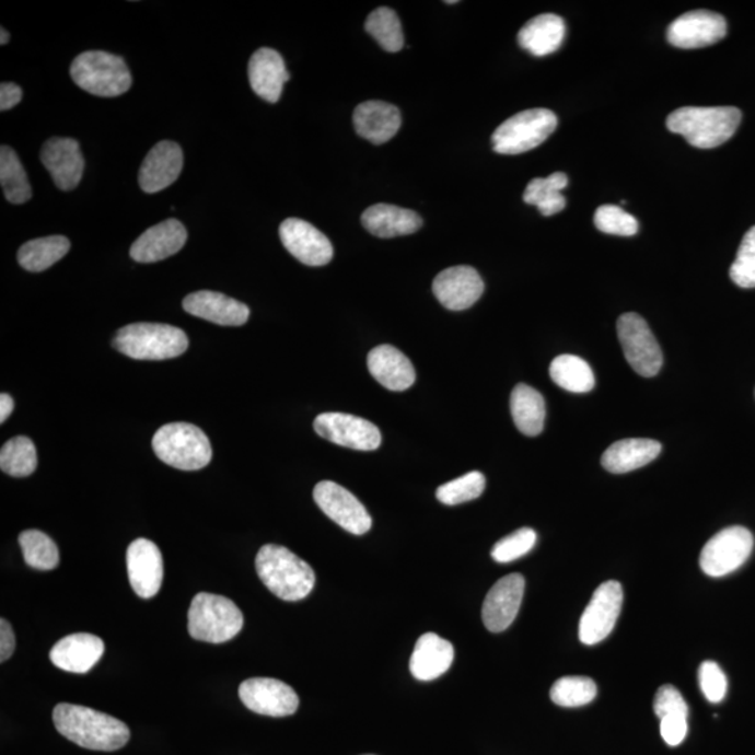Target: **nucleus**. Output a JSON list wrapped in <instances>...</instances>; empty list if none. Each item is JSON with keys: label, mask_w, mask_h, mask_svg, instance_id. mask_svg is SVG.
<instances>
[{"label": "nucleus", "mask_w": 755, "mask_h": 755, "mask_svg": "<svg viewBox=\"0 0 755 755\" xmlns=\"http://www.w3.org/2000/svg\"><path fill=\"white\" fill-rule=\"evenodd\" d=\"M54 724L63 737L94 752H117L130 739V730L119 719L74 704H58Z\"/></svg>", "instance_id": "obj_1"}, {"label": "nucleus", "mask_w": 755, "mask_h": 755, "mask_svg": "<svg viewBox=\"0 0 755 755\" xmlns=\"http://www.w3.org/2000/svg\"><path fill=\"white\" fill-rule=\"evenodd\" d=\"M255 567L264 585L281 601H302L315 586V572L310 564L283 546L262 547Z\"/></svg>", "instance_id": "obj_2"}, {"label": "nucleus", "mask_w": 755, "mask_h": 755, "mask_svg": "<svg viewBox=\"0 0 755 755\" xmlns=\"http://www.w3.org/2000/svg\"><path fill=\"white\" fill-rule=\"evenodd\" d=\"M742 123L736 107H683L667 117V129L682 135L697 149H715L727 143Z\"/></svg>", "instance_id": "obj_3"}, {"label": "nucleus", "mask_w": 755, "mask_h": 755, "mask_svg": "<svg viewBox=\"0 0 755 755\" xmlns=\"http://www.w3.org/2000/svg\"><path fill=\"white\" fill-rule=\"evenodd\" d=\"M114 347L135 360H170L188 350L189 340L179 327L164 324H132L114 337Z\"/></svg>", "instance_id": "obj_4"}, {"label": "nucleus", "mask_w": 755, "mask_h": 755, "mask_svg": "<svg viewBox=\"0 0 755 755\" xmlns=\"http://www.w3.org/2000/svg\"><path fill=\"white\" fill-rule=\"evenodd\" d=\"M73 82L97 97H118L132 88V76L124 58L105 50L80 54L70 67Z\"/></svg>", "instance_id": "obj_5"}, {"label": "nucleus", "mask_w": 755, "mask_h": 755, "mask_svg": "<svg viewBox=\"0 0 755 755\" xmlns=\"http://www.w3.org/2000/svg\"><path fill=\"white\" fill-rule=\"evenodd\" d=\"M153 450L160 461L179 471L204 469L213 455L208 435L189 422L161 427L154 434Z\"/></svg>", "instance_id": "obj_6"}, {"label": "nucleus", "mask_w": 755, "mask_h": 755, "mask_svg": "<svg viewBox=\"0 0 755 755\" xmlns=\"http://www.w3.org/2000/svg\"><path fill=\"white\" fill-rule=\"evenodd\" d=\"M244 627L243 612L230 599L199 593L190 603L188 631L196 641L223 643Z\"/></svg>", "instance_id": "obj_7"}, {"label": "nucleus", "mask_w": 755, "mask_h": 755, "mask_svg": "<svg viewBox=\"0 0 755 755\" xmlns=\"http://www.w3.org/2000/svg\"><path fill=\"white\" fill-rule=\"evenodd\" d=\"M558 119L546 108H533L508 118L492 133L491 143L496 153L522 154L541 146L554 130Z\"/></svg>", "instance_id": "obj_8"}, {"label": "nucleus", "mask_w": 755, "mask_h": 755, "mask_svg": "<svg viewBox=\"0 0 755 755\" xmlns=\"http://www.w3.org/2000/svg\"><path fill=\"white\" fill-rule=\"evenodd\" d=\"M618 340L624 357L641 376L652 378L662 369L663 355L657 337L641 315L628 312L617 321Z\"/></svg>", "instance_id": "obj_9"}, {"label": "nucleus", "mask_w": 755, "mask_h": 755, "mask_svg": "<svg viewBox=\"0 0 755 755\" xmlns=\"http://www.w3.org/2000/svg\"><path fill=\"white\" fill-rule=\"evenodd\" d=\"M754 547V537L748 528L730 526L717 533L704 546L699 566L708 577L729 576L748 560Z\"/></svg>", "instance_id": "obj_10"}, {"label": "nucleus", "mask_w": 755, "mask_h": 755, "mask_svg": "<svg viewBox=\"0 0 755 755\" xmlns=\"http://www.w3.org/2000/svg\"><path fill=\"white\" fill-rule=\"evenodd\" d=\"M623 599V586L617 581L604 582L596 589L579 622L582 643L596 646L611 636L620 616Z\"/></svg>", "instance_id": "obj_11"}, {"label": "nucleus", "mask_w": 755, "mask_h": 755, "mask_svg": "<svg viewBox=\"0 0 755 755\" xmlns=\"http://www.w3.org/2000/svg\"><path fill=\"white\" fill-rule=\"evenodd\" d=\"M316 434L332 444L356 451H375L381 446L380 428L361 417L345 413H324L314 421Z\"/></svg>", "instance_id": "obj_12"}, {"label": "nucleus", "mask_w": 755, "mask_h": 755, "mask_svg": "<svg viewBox=\"0 0 755 755\" xmlns=\"http://www.w3.org/2000/svg\"><path fill=\"white\" fill-rule=\"evenodd\" d=\"M314 500L327 518L352 535H365L372 526L370 513L345 487L335 481H321L314 488Z\"/></svg>", "instance_id": "obj_13"}, {"label": "nucleus", "mask_w": 755, "mask_h": 755, "mask_svg": "<svg viewBox=\"0 0 755 755\" xmlns=\"http://www.w3.org/2000/svg\"><path fill=\"white\" fill-rule=\"evenodd\" d=\"M239 694L246 708L265 717H290L297 712L300 705V698L294 689L276 678L245 680L240 686Z\"/></svg>", "instance_id": "obj_14"}, {"label": "nucleus", "mask_w": 755, "mask_h": 755, "mask_svg": "<svg viewBox=\"0 0 755 755\" xmlns=\"http://www.w3.org/2000/svg\"><path fill=\"white\" fill-rule=\"evenodd\" d=\"M727 34V20L721 14L694 10L669 25L667 42L676 48L697 49L721 42Z\"/></svg>", "instance_id": "obj_15"}, {"label": "nucleus", "mask_w": 755, "mask_h": 755, "mask_svg": "<svg viewBox=\"0 0 755 755\" xmlns=\"http://www.w3.org/2000/svg\"><path fill=\"white\" fill-rule=\"evenodd\" d=\"M128 577L136 595L150 599L158 595L164 578V561L160 548L148 538L130 543L126 551Z\"/></svg>", "instance_id": "obj_16"}, {"label": "nucleus", "mask_w": 755, "mask_h": 755, "mask_svg": "<svg viewBox=\"0 0 755 755\" xmlns=\"http://www.w3.org/2000/svg\"><path fill=\"white\" fill-rule=\"evenodd\" d=\"M280 240L284 248L306 266H325L334 259V246L318 229L301 219L281 223Z\"/></svg>", "instance_id": "obj_17"}, {"label": "nucleus", "mask_w": 755, "mask_h": 755, "mask_svg": "<svg viewBox=\"0 0 755 755\" xmlns=\"http://www.w3.org/2000/svg\"><path fill=\"white\" fill-rule=\"evenodd\" d=\"M525 578L511 573L496 582L483 603L481 617L488 631L502 632L511 626L520 613Z\"/></svg>", "instance_id": "obj_18"}, {"label": "nucleus", "mask_w": 755, "mask_h": 755, "mask_svg": "<svg viewBox=\"0 0 755 755\" xmlns=\"http://www.w3.org/2000/svg\"><path fill=\"white\" fill-rule=\"evenodd\" d=\"M437 300L450 311H465L485 293V281L472 266L442 270L432 283Z\"/></svg>", "instance_id": "obj_19"}, {"label": "nucleus", "mask_w": 755, "mask_h": 755, "mask_svg": "<svg viewBox=\"0 0 755 755\" xmlns=\"http://www.w3.org/2000/svg\"><path fill=\"white\" fill-rule=\"evenodd\" d=\"M42 161L59 189L72 190L82 181L84 159L78 140H47L43 146Z\"/></svg>", "instance_id": "obj_20"}, {"label": "nucleus", "mask_w": 755, "mask_h": 755, "mask_svg": "<svg viewBox=\"0 0 755 755\" xmlns=\"http://www.w3.org/2000/svg\"><path fill=\"white\" fill-rule=\"evenodd\" d=\"M184 153L179 144L163 140L146 155L139 171L140 188L146 194H158L173 185L183 171Z\"/></svg>", "instance_id": "obj_21"}, {"label": "nucleus", "mask_w": 755, "mask_h": 755, "mask_svg": "<svg viewBox=\"0 0 755 755\" xmlns=\"http://www.w3.org/2000/svg\"><path fill=\"white\" fill-rule=\"evenodd\" d=\"M188 240V233L181 221L169 219L146 230L130 248V256L139 264H154L178 254Z\"/></svg>", "instance_id": "obj_22"}, {"label": "nucleus", "mask_w": 755, "mask_h": 755, "mask_svg": "<svg viewBox=\"0 0 755 755\" xmlns=\"http://www.w3.org/2000/svg\"><path fill=\"white\" fill-rule=\"evenodd\" d=\"M103 639L92 634H72L50 649V662L69 673H89L104 654Z\"/></svg>", "instance_id": "obj_23"}, {"label": "nucleus", "mask_w": 755, "mask_h": 755, "mask_svg": "<svg viewBox=\"0 0 755 755\" xmlns=\"http://www.w3.org/2000/svg\"><path fill=\"white\" fill-rule=\"evenodd\" d=\"M183 306L188 314L221 326L245 325L249 318V309L243 302L214 291L189 294Z\"/></svg>", "instance_id": "obj_24"}, {"label": "nucleus", "mask_w": 755, "mask_h": 755, "mask_svg": "<svg viewBox=\"0 0 755 755\" xmlns=\"http://www.w3.org/2000/svg\"><path fill=\"white\" fill-rule=\"evenodd\" d=\"M352 124L362 139L384 144L399 132L402 118L395 105L384 101H365L352 114Z\"/></svg>", "instance_id": "obj_25"}, {"label": "nucleus", "mask_w": 755, "mask_h": 755, "mask_svg": "<svg viewBox=\"0 0 755 755\" xmlns=\"http://www.w3.org/2000/svg\"><path fill=\"white\" fill-rule=\"evenodd\" d=\"M248 76L252 90L271 104L280 100L284 84L290 80L283 57L271 48H260L252 55Z\"/></svg>", "instance_id": "obj_26"}, {"label": "nucleus", "mask_w": 755, "mask_h": 755, "mask_svg": "<svg viewBox=\"0 0 755 755\" xmlns=\"http://www.w3.org/2000/svg\"><path fill=\"white\" fill-rule=\"evenodd\" d=\"M367 364L371 375L386 390L403 392L416 382V371L411 361L394 346L382 345L372 349Z\"/></svg>", "instance_id": "obj_27"}, {"label": "nucleus", "mask_w": 755, "mask_h": 755, "mask_svg": "<svg viewBox=\"0 0 755 755\" xmlns=\"http://www.w3.org/2000/svg\"><path fill=\"white\" fill-rule=\"evenodd\" d=\"M453 659L455 648L452 643L434 632H427L417 639L410 658V672L420 682H431L450 671Z\"/></svg>", "instance_id": "obj_28"}, {"label": "nucleus", "mask_w": 755, "mask_h": 755, "mask_svg": "<svg viewBox=\"0 0 755 755\" xmlns=\"http://www.w3.org/2000/svg\"><path fill=\"white\" fill-rule=\"evenodd\" d=\"M361 223L378 239L415 234L421 229L422 220L416 211L394 205H374L361 216Z\"/></svg>", "instance_id": "obj_29"}, {"label": "nucleus", "mask_w": 755, "mask_h": 755, "mask_svg": "<svg viewBox=\"0 0 755 755\" xmlns=\"http://www.w3.org/2000/svg\"><path fill=\"white\" fill-rule=\"evenodd\" d=\"M662 452L661 442L647 438H631L614 442L602 456V465L614 475H622L641 467L657 460Z\"/></svg>", "instance_id": "obj_30"}, {"label": "nucleus", "mask_w": 755, "mask_h": 755, "mask_svg": "<svg viewBox=\"0 0 755 755\" xmlns=\"http://www.w3.org/2000/svg\"><path fill=\"white\" fill-rule=\"evenodd\" d=\"M566 38V23L557 14L546 13L533 18L518 34V43L535 57L556 53Z\"/></svg>", "instance_id": "obj_31"}, {"label": "nucleus", "mask_w": 755, "mask_h": 755, "mask_svg": "<svg viewBox=\"0 0 755 755\" xmlns=\"http://www.w3.org/2000/svg\"><path fill=\"white\" fill-rule=\"evenodd\" d=\"M511 413L513 422L522 434L536 437L545 428L546 402L535 387L525 384L513 387Z\"/></svg>", "instance_id": "obj_32"}, {"label": "nucleus", "mask_w": 755, "mask_h": 755, "mask_svg": "<svg viewBox=\"0 0 755 755\" xmlns=\"http://www.w3.org/2000/svg\"><path fill=\"white\" fill-rule=\"evenodd\" d=\"M70 249L67 236L53 235L28 241L18 252V260L23 269L38 274L57 264Z\"/></svg>", "instance_id": "obj_33"}, {"label": "nucleus", "mask_w": 755, "mask_h": 755, "mask_svg": "<svg viewBox=\"0 0 755 755\" xmlns=\"http://www.w3.org/2000/svg\"><path fill=\"white\" fill-rule=\"evenodd\" d=\"M568 185V176L564 173H554L547 178H536L526 186L523 200L525 204L536 206L545 218L560 213L566 208L567 200L561 194Z\"/></svg>", "instance_id": "obj_34"}, {"label": "nucleus", "mask_w": 755, "mask_h": 755, "mask_svg": "<svg viewBox=\"0 0 755 755\" xmlns=\"http://www.w3.org/2000/svg\"><path fill=\"white\" fill-rule=\"evenodd\" d=\"M554 384L572 394H586L595 387V375L591 365L581 357L572 355L558 356L550 365Z\"/></svg>", "instance_id": "obj_35"}, {"label": "nucleus", "mask_w": 755, "mask_h": 755, "mask_svg": "<svg viewBox=\"0 0 755 755\" xmlns=\"http://www.w3.org/2000/svg\"><path fill=\"white\" fill-rule=\"evenodd\" d=\"M0 183L10 204L22 205L32 199V186L16 151L9 146L0 149Z\"/></svg>", "instance_id": "obj_36"}, {"label": "nucleus", "mask_w": 755, "mask_h": 755, "mask_svg": "<svg viewBox=\"0 0 755 755\" xmlns=\"http://www.w3.org/2000/svg\"><path fill=\"white\" fill-rule=\"evenodd\" d=\"M37 450L27 437H16L0 451V469L12 477H27L37 469Z\"/></svg>", "instance_id": "obj_37"}, {"label": "nucleus", "mask_w": 755, "mask_h": 755, "mask_svg": "<svg viewBox=\"0 0 755 755\" xmlns=\"http://www.w3.org/2000/svg\"><path fill=\"white\" fill-rule=\"evenodd\" d=\"M24 561L34 570L49 571L58 567L59 550L55 542L39 531H25L19 536Z\"/></svg>", "instance_id": "obj_38"}, {"label": "nucleus", "mask_w": 755, "mask_h": 755, "mask_svg": "<svg viewBox=\"0 0 755 755\" xmlns=\"http://www.w3.org/2000/svg\"><path fill=\"white\" fill-rule=\"evenodd\" d=\"M365 32L374 37L386 53H399L405 45L402 24L395 10L378 8L365 22Z\"/></svg>", "instance_id": "obj_39"}, {"label": "nucleus", "mask_w": 755, "mask_h": 755, "mask_svg": "<svg viewBox=\"0 0 755 755\" xmlns=\"http://www.w3.org/2000/svg\"><path fill=\"white\" fill-rule=\"evenodd\" d=\"M597 687L589 677L568 676L553 684L550 698L558 707L577 708L596 698Z\"/></svg>", "instance_id": "obj_40"}, {"label": "nucleus", "mask_w": 755, "mask_h": 755, "mask_svg": "<svg viewBox=\"0 0 755 755\" xmlns=\"http://www.w3.org/2000/svg\"><path fill=\"white\" fill-rule=\"evenodd\" d=\"M485 488V475L480 472H471L438 488L437 498L445 506H460V503L476 500L483 495Z\"/></svg>", "instance_id": "obj_41"}, {"label": "nucleus", "mask_w": 755, "mask_h": 755, "mask_svg": "<svg viewBox=\"0 0 755 755\" xmlns=\"http://www.w3.org/2000/svg\"><path fill=\"white\" fill-rule=\"evenodd\" d=\"M730 279L742 289L755 287V225L744 235L736 260L730 268Z\"/></svg>", "instance_id": "obj_42"}, {"label": "nucleus", "mask_w": 755, "mask_h": 755, "mask_svg": "<svg viewBox=\"0 0 755 755\" xmlns=\"http://www.w3.org/2000/svg\"><path fill=\"white\" fill-rule=\"evenodd\" d=\"M595 225L604 234L632 236L638 233L637 219L620 206H601L595 213Z\"/></svg>", "instance_id": "obj_43"}, {"label": "nucleus", "mask_w": 755, "mask_h": 755, "mask_svg": "<svg viewBox=\"0 0 755 755\" xmlns=\"http://www.w3.org/2000/svg\"><path fill=\"white\" fill-rule=\"evenodd\" d=\"M537 541L536 532L531 527H522L520 531L511 533L501 538L491 550L495 561L507 564L526 556L535 547Z\"/></svg>", "instance_id": "obj_44"}, {"label": "nucleus", "mask_w": 755, "mask_h": 755, "mask_svg": "<svg viewBox=\"0 0 755 755\" xmlns=\"http://www.w3.org/2000/svg\"><path fill=\"white\" fill-rule=\"evenodd\" d=\"M699 687L709 702L718 704L727 697L728 678L718 663L707 661L699 666Z\"/></svg>", "instance_id": "obj_45"}, {"label": "nucleus", "mask_w": 755, "mask_h": 755, "mask_svg": "<svg viewBox=\"0 0 755 755\" xmlns=\"http://www.w3.org/2000/svg\"><path fill=\"white\" fill-rule=\"evenodd\" d=\"M653 711L659 719L674 717V715L688 718V705L684 701L682 693L669 684L658 689L657 696H654Z\"/></svg>", "instance_id": "obj_46"}, {"label": "nucleus", "mask_w": 755, "mask_h": 755, "mask_svg": "<svg viewBox=\"0 0 755 755\" xmlns=\"http://www.w3.org/2000/svg\"><path fill=\"white\" fill-rule=\"evenodd\" d=\"M688 732L687 717H666L661 719V734L669 746L676 747L684 742Z\"/></svg>", "instance_id": "obj_47"}, {"label": "nucleus", "mask_w": 755, "mask_h": 755, "mask_svg": "<svg viewBox=\"0 0 755 755\" xmlns=\"http://www.w3.org/2000/svg\"><path fill=\"white\" fill-rule=\"evenodd\" d=\"M14 648H16V637H14L12 626L2 618L0 620V662H7L12 657Z\"/></svg>", "instance_id": "obj_48"}, {"label": "nucleus", "mask_w": 755, "mask_h": 755, "mask_svg": "<svg viewBox=\"0 0 755 755\" xmlns=\"http://www.w3.org/2000/svg\"><path fill=\"white\" fill-rule=\"evenodd\" d=\"M23 98V90L14 83H2L0 85V109L8 111L16 107Z\"/></svg>", "instance_id": "obj_49"}, {"label": "nucleus", "mask_w": 755, "mask_h": 755, "mask_svg": "<svg viewBox=\"0 0 755 755\" xmlns=\"http://www.w3.org/2000/svg\"><path fill=\"white\" fill-rule=\"evenodd\" d=\"M13 409L14 402L12 396L2 394V396H0V422L7 421L9 416L12 415Z\"/></svg>", "instance_id": "obj_50"}, {"label": "nucleus", "mask_w": 755, "mask_h": 755, "mask_svg": "<svg viewBox=\"0 0 755 755\" xmlns=\"http://www.w3.org/2000/svg\"><path fill=\"white\" fill-rule=\"evenodd\" d=\"M0 33H2V39H0V44L7 45L9 43V38H10L9 33L4 28L0 30Z\"/></svg>", "instance_id": "obj_51"}]
</instances>
